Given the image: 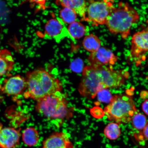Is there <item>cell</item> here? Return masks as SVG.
Wrapping results in <instances>:
<instances>
[{
  "label": "cell",
  "mask_w": 148,
  "mask_h": 148,
  "mask_svg": "<svg viewBox=\"0 0 148 148\" xmlns=\"http://www.w3.org/2000/svg\"><path fill=\"white\" fill-rule=\"evenodd\" d=\"M27 87L24 92L26 99L38 101L58 92H61L63 85L60 79L46 70L38 69L28 74Z\"/></svg>",
  "instance_id": "6da1fadb"
},
{
  "label": "cell",
  "mask_w": 148,
  "mask_h": 148,
  "mask_svg": "<svg viewBox=\"0 0 148 148\" xmlns=\"http://www.w3.org/2000/svg\"><path fill=\"white\" fill-rule=\"evenodd\" d=\"M139 19V15L136 9L127 3L120 2L114 7L106 25L110 33L120 35L125 39L130 35L133 25Z\"/></svg>",
  "instance_id": "7a4b0ae2"
},
{
  "label": "cell",
  "mask_w": 148,
  "mask_h": 148,
  "mask_svg": "<svg viewBox=\"0 0 148 148\" xmlns=\"http://www.w3.org/2000/svg\"><path fill=\"white\" fill-rule=\"evenodd\" d=\"M36 110L49 119L64 120L73 116V110L68 106L66 96L61 92L37 101Z\"/></svg>",
  "instance_id": "3957f363"
},
{
  "label": "cell",
  "mask_w": 148,
  "mask_h": 148,
  "mask_svg": "<svg viewBox=\"0 0 148 148\" xmlns=\"http://www.w3.org/2000/svg\"><path fill=\"white\" fill-rule=\"evenodd\" d=\"M137 112L132 97L125 94L113 96L110 103L104 110L108 119L119 125L130 122Z\"/></svg>",
  "instance_id": "277c9868"
},
{
  "label": "cell",
  "mask_w": 148,
  "mask_h": 148,
  "mask_svg": "<svg viewBox=\"0 0 148 148\" xmlns=\"http://www.w3.org/2000/svg\"><path fill=\"white\" fill-rule=\"evenodd\" d=\"M105 89L99 72L90 65L83 69L82 78L78 88L80 95L89 99H94L99 91Z\"/></svg>",
  "instance_id": "5b68a950"
},
{
  "label": "cell",
  "mask_w": 148,
  "mask_h": 148,
  "mask_svg": "<svg viewBox=\"0 0 148 148\" xmlns=\"http://www.w3.org/2000/svg\"><path fill=\"white\" fill-rule=\"evenodd\" d=\"M114 0H103L90 2L87 6L85 21L95 26L106 25L114 8Z\"/></svg>",
  "instance_id": "8992f818"
},
{
  "label": "cell",
  "mask_w": 148,
  "mask_h": 148,
  "mask_svg": "<svg viewBox=\"0 0 148 148\" xmlns=\"http://www.w3.org/2000/svg\"><path fill=\"white\" fill-rule=\"evenodd\" d=\"M97 69L105 89L119 88L124 85L129 77V72L123 70H116L112 66H103Z\"/></svg>",
  "instance_id": "52a82bcc"
},
{
  "label": "cell",
  "mask_w": 148,
  "mask_h": 148,
  "mask_svg": "<svg viewBox=\"0 0 148 148\" xmlns=\"http://www.w3.org/2000/svg\"><path fill=\"white\" fill-rule=\"evenodd\" d=\"M147 29L135 33L131 39V60L138 65L147 58L148 50Z\"/></svg>",
  "instance_id": "ba28073f"
},
{
  "label": "cell",
  "mask_w": 148,
  "mask_h": 148,
  "mask_svg": "<svg viewBox=\"0 0 148 148\" xmlns=\"http://www.w3.org/2000/svg\"><path fill=\"white\" fill-rule=\"evenodd\" d=\"M118 60V57L110 49L101 47L97 51L90 53L88 62L90 66L97 68L103 66H112Z\"/></svg>",
  "instance_id": "9c48e42d"
},
{
  "label": "cell",
  "mask_w": 148,
  "mask_h": 148,
  "mask_svg": "<svg viewBox=\"0 0 148 148\" xmlns=\"http://www.w3.org/2000/svg\"><path fill=\"white\" fill-rule=\"evenodd\" d=\"M27 87L26 80L18 75L5 79L0 84V93L16 97L25 92Z\"/></svg>",
  "instance_id": "30bf717a"
},
{
  "label": "cell",
  "mask_w": 148,
  "mask_h": 148,
  "mask_svg": "<svg viewBox=\"0 0 148 148\" xmlns=\"http://www.w3.org/2000/svg\"><path fill=\"white\" fill-rule=\"evenodd\" d=\"M44 33V37L53 39L57 42L66 37H70L65 23L59 17L51 18L47 22Z\"/></svg>",
  "instance_id": "8fae6325"
},
{
  "label": "cell",
  "mask_w": 148,
  "mask_h": 148,
  "mask_svg": "<svg viewBox=\"0 0 148 148\" xmlns=\"http://www.w3.org/2000/svg\"><path fill=\"white\" fill-rule=\"evenodd\" d=\"M21 134L13 127H0V148H15L19 145Z\"/></svg>",
  "instance_id": "7c38bea8"
},
{
  "label": "cell",
  "mask_w": 148,
  "mask_h": 148,
  "mask_svg": "<svg viewBox=\"0 0 148 148\" xmlns=\"http://www.w3.org/2000/svg\"><path fill=\"white\" fill-rule=\"evenodd\" d=\"M42 148H75L70 138L66 133H53L44 140Z\"/></svg>",
  "instance_id": "4fadbf2b"
},
{
  "label": "cell",
  "mask_w": 148,
  "mask_h": 148,
  "mask_svg": "<svg viewBox=\"0 0 148 148\" xmlns=\"http://www.w3.org/2000/svg\"><path fill=\"white\" fill-rule=\"evenodd\" d=\"M55 3L58 5L72 9L80 16L82 21L86 20V0H56Z\"/></svg>",
  "instance_id": "5bb4252c"
},
{
  "label": "cell",
  "mask_w": 148,
  "mask_h": 148,
  "mask_svg": "<svg viewBox=\"0 0 148 148\" xmlns=\"http://www.w3.org/2000/svg\"><path fill=\"white\" fill-rule=\"evenodd\" d=\"M14 61L12 53L8 50H0V77L9 75L14 69Z\"/></svg>",
  "instance_id": "9a60e30c"
},
{
  "label": "cell",
  "mask_w": 148,
  "mask_h": 148,
  "mask_svg": "<svg viewBox=\"0 0 148 148\" xmlns=\"http://www.w3.org/2000/svg\"><path fill=\"white\" fill-rule=\"evenodd\" d=\"M82 45L86 50L91 53L97 51L101 47V41L99 37L92 34L85 37Z\"/></svg>",
  "instance_id": "2e32d148"
},
{
  "label": "cell",
  "mask_w": 148,
  "mask_h": 148,
  "mask_svg": "<svg viewBox=\"0 0 148 148\" xmlns=\"http://www.w3.org/2000/svg\"><path fill=\"white\" fill-rule=\"evenodd\" d=\"M22 138L25 145L29 147H33L38 143L40 139V135L36 129L29 127L23 131Z\"/></svg>",
  "instance_id": "e0dca14e"
},
{
  "label": "cell",
  "mask_w": 148,
  "mask_h": 148,
  "mask_svg": "<svg viewBox=\"0 0 148 148\" xmlns=\"http://www.w3.org/2000/svg\"><path fill=\"white\" fill-rule=\"evenodd\" d=\"M67 29L70 37L74 39L82 38L86 32L85 26L80 22L77 21L69 24Z\"/></svg>",
  "instance_id": "ac0fdd59"
},
{
  "label": "cell",
  "mask_w": 148,
  "mask_h": 148,
  "mask_svg": "<svg viewBox=\"0 0 148 148\" xmlns=\"http://www.w3.org/2000/svg\"><path fill=\"white\" fill-rule=\"evenodd\" d=\"M103 133L105 136L108 139L115 140L121 136V131L118 124L112 122L105 127Z\"/></svg>",
  "instance_id": "d6986e66"
},
{
  "label": "cell",
  "mask_w": 148,
  "mask_h": 148,
  "mask_svg": "<svg viewBox=\"0 0 148 148\" xmlns=\"http://www.w3.org/2000/svg\"><path fill=\"white\" fill-rule=\"evenodd\" d=\"M60 18L65 24H70L77 21V15L71 9L63 7L60 11Z\"/></svg>",
  "instance_id": "ffe728a7"
},
{
  "label": "cell",
  "mask_w": 148,
  "mask_h": 148,
  "mask_svg": "<svg viewBox=\"0 0 148 148\" xmlns=\"http://www.w3.org/2000/svg\"><path fill=\"white\" fill-rule=\"evenodd\" d=\"M133 127L138 130L142 131L148 125L147 118L144 114L138 112L133 116L131 121Z\"/></svg>",
  "instance_id": "44dd1931"
},
{
  "label": "cell",
  "mask_w": 148,
  "mask_h": 148,
  "mask_svg": "<svg viewBox=\"0 0 148 148\" xmlns=\"http://www.w3.org/2000/svg\"><path fill=\"white\" fill-rule=\"evenodd\" d=\"M106 89H103L99 91L97 94L98 95V99L102 101L106 102L108 101H110L112 97L110 92L106 90Z\"/></svg>",
  "instance_id": "7402d4cb"
},
{
  "label": "cell",
  "mask_w": 148,
  "mask_h": 148,
  "mask_svg": "<svg viewBox=\"0 0 148 148\" xmlns=\"http://www.w3.org/2000/svg\"><path fill=\"white\" fill-rule=\"evenodd\" d=\"M33 5H36L38 10H45L46 8V3L47 0H25Z\"/></svg>",
  "instance_id": "603a6c76"
},
{
  "label": "cell",
  "mask_w": 148,
  "mask_h": 148,
  "mask_svg": "<svg viewBox=\"0 0 148 148\" xmlns=\"http://www.w3.org/2000/svg\"><path fill=\"white\" fill-rule=\"evenodd\" d=\"M148 99H146L142 103V110L146 115H148Z\"/></svg>",
  "instance_id": "cb8c5ba5"
},
{
  "label": "cell",
  "mask_w": 148,
  "mask_h": 148,
  "mask_svg": "<svg viewBox=\"0 0 148 148\" xmlns=\"http://www.w3.org/2000/svg\"><path fill=\"white\" fill-rule=\"evenodd\" d=\"M148 125L146 126L145 128L142 130V134H143L144 138L147 140H148Z\"/></svg>",
  "instance_id": "d4e9b609"
},
{
  "label": "cell",
  "mask_w": 148,
  "mask_h": 148,
  "mask_svg": "<svg viewBox=\"0 0 148 148\" xmlns=\"http://www.w3.org/2000/svg\"><path fill=\"white\" fill-rule=\"evenodd\" d=\"M140 97L142 99H147L148 98V92L146 90H143L140 94Z\"/></svg>",
  "instance_id": "484cf974"
},
{
  "label": "cell",
  "mask_w": 148,
  "mask_h": 148,
  "mask_svg": "<svg viewBox=\"0 0 148 148\" xmlns=\"http://www.w3.org/2000/svg\"><path fill=\"white\" fill-rule=\"evenodd\" d=\"M1 97H0V101H1Z\"/></svg>",
  "instance_id": "4316f807"
}]
</instances>
